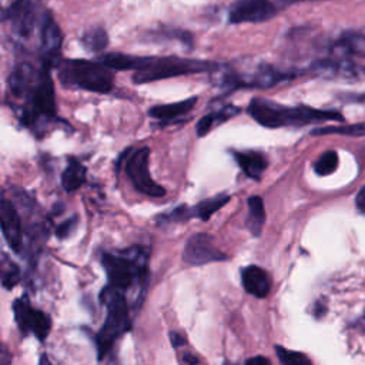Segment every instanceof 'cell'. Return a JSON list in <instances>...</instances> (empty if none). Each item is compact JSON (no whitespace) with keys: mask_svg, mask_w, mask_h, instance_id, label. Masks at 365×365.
I'll return each mask as SVG.
<instances>
[{"mask_svg":"<svg viewBox=\"0 0 365 365\" xmlns=\"http://www.w3.org/2000/svg\"><path fill=\"white\" fill-rule=\"evenodd\" d=\"M53 64L43 60L40 66L17 63L9 76V93L17 103L13 106L20 123L37 137H43L56 118V93L50 74Z\"/></svg>","mask_w":365,"mask_h":365,"instance_id":"obj_1","label":"cell"},{"mask_svg":"<svg viewBox=\"0 0 365 365\" xmlns=\"http://www.w3.org/2000/svg\"><path fill=\"white\" fill-rule=\"evenodd\" d=\"M248 114L262 127L267 128H279L287 125H305L309 123H321V121H342L344 117L338 111L332 110H318L307 106L289 107L279 104L277 101H271L264 97L251 98L248 108Z\"/></svg>","mask_w":365,"mask_h":365,"instance_id":"obj_2","label":"cell"},{"mask_svg":"<svg viewBox=\"0 0 365 365\" xmlns=\"http://www.w3.org/2000/svg\"><path fill=\"white\" fill-rule=\"evenodd\" d=\"M56 67L64 87L94 93H108L113 88L114 73L101 60H60Z\"/></svg>","mask_w":365,"mask_h":365,"instance_id":"obj_3","label":"cell"},{"mask_svg":"<svg viewBox=\"0 0 365 365\" xmlns=\"http://www.w3.org/2000/svg\"><path fill=\"white\" fill-rule=\"evenodd\" d=\"M100 301L107 307L106 321L96 335L97 356L98 359H103L115 339L131 328V321L127 301L121 289L108 284L101 289Z\"/></svg>","mask_w":365,"mask_h":365,"instance_id":"obj_4","label":"cell"},{"mask_svg":"<svg viewBox=\"0 0 365 365\" xmlns=\"http://www.w3.org/2000/svg\"><path fill=\"white\" fill-rule=\"evenodd\" d=\"M218 64L201 60H190L180 57H140L137 56L133 81L135 84L151 83L168 77L204 73L215 70Z\"/></svg>","mask_w":365,"mask_h":365,"instance_id":"obj_5","label":"cell"},{"mask_svg":"<svg viewBox=\"0 0 365 365\" xmlns=\"http://www.w3.org/2000/svg\"><path fill=\"white\" fill-rule=\"evenodd\" d=\"M101 265L106 269L108 284L125 291L134 284L145 281L147 252L140 247H131L120 254L103 252Z\"/></svg>","mask_w":365,"mask_h":365,"instance_id":"obj_6","label":"cell"},{"mask_svg":"<svg viewBox=\"0 0 365 365\" xmlns=\"http://www.w3.org/2000/svg\"><path fill=\"white\" fill-rule=\"evenodd\" d=\"M50 16L41 0H13L3 11V20L9 21L14 38L29 41L33 37L40 44L43 26Z\"/></svg>","mask_w":365,"mask_h":365,"instance_id":"obj_7","label":"cell"},{"mask_svg":"<svg viewBox=\"0 0 365 365\" xmlns=\"http://www.w3.org/2000/svg\"><path fill=\"white\" fill-rule=\"evenodd\" d=\"M148 147H141L133 151L127 158L125 173L137 191L153 198H161L165 195V190L151 178L148 171Z\"/></svg>","mask_w":365,"mask_h":365,"instance_id":"obj_8","label":"cell"},{"mask_svg":"<svg viewBox=\"0 0 365 365\" xmlns=\"http://www.w3.org/2000/svg\"><path fill=\"white\" fill-rule=\"evenodd\" d=\"M295 73L279 70L274 66L261 64L257 67L252 73L248 74H238V73H227L222 77V84L230 88H241V87H258V88H267L272 87L281 81L289 80L295 77Z\"/></svg>","mask_w":365,"mask_h":365,"instance_id":"obj_9","label":"cell"},{"mask_svg":"<svg viewBox=\"0 0 365 365\" xmlns=\"http://www.w3.org/2000/svg\"><path fill=\"white\" fill-rule=\"evenodd\" d=\"M13 312L16 324L23 335L33 334L38 341H44L48 336L51 329L50 317L46 312L33 308L26 295L14 299Z\"/></svg>","mask_w":365,"mask_h":365,"instance_id":"obj_10","label":"cell"},{"mask_svg":"<svg viewBox=\"0 0 365 365\" xmlns=\"http://www.w3.org/2000/svg\"><path fill=\"white\" fill-rule=\"evenodd\" d=\"M182 261L192 267L205 265L208 262L224 261L228 258L220 248L214 244V237L205 232L194 234L188 238L182 250Z\"/></svg>","mask_w":365,"mask_h":365,"instance_id":"obj_11","label":"cell"},{"mask_svg":"<svg viewBox=\"0 0 365 365\" xmlns=\"http://www.w3.org/2000/svg\"><path fill=\"white\" fill-rule=\"evenodd\" d=\"M277 14V4L272 0H237L228 10V20L238 23H261Z\"/></svg>","mask_w":365,"mask_h":365,"instance_id":"obj_12","label":"cell"},{"mask_svg":"<svg viewBox=\"0 0 365 365\" xmlns=\"http://www.w3.org/2000/svg\"><path fill=\"white\" fill-rule=\"evenodd\" d=\"M0 222H1V232L9 244V247L20 254L23 250V224L19 211L16 210L14 204L7 198H1L0 204Z\"/></svg>","mask_w":365,"mask_h":365,"instance_id":"obj_13","label":"cell"},{"mask_svg":"<svg viewBox=\"0 0 365 365\" xmlns=\"http://www.w3.org/2000/svg\"><path fill=\"white\" fill-rule=\"evenodd\" d=\"M241 282L244 289L257 298H265L271 291V278L268 272L258 265H248L242 268Z\"/></svg>","mask_w":365,"mask_h":365,"instance_id":"obj_14","label":"cell"},{"mask_svg":"<svg viewBox=\"0 0 365 365\" xmlns=\"http://www.w3.org/2000/svg\"><path fill=\"white\" fill-rule=\"evenodd\" d=\"M232 155L247 177L255 181L261 180L262 173L268 167V158L264 153L257 150H247V151H232Z\"/></svg>","mask_w":365,"mask_h":365,"instance_id":"obj_15","label":"cell"},{"mask_svg":"<svg viewBox=\"0 0 365 365\" xmlns=\"http://www.w3.org/2000/svg\"><path fill=\"white\" fill-rule=\"evenodd\" d=\"M331 53L335 58L365 56V36L359 33H345L332 44Z\"/></svg>","mask_w":365,"mask_h":365,"instance_id":"obj_16","label":"cell"},{"mask_svg":"<svg viewBox=\"0 0 365 365\" xmlns=\"http://www.w3.org/2000/svg\"><path fill=\"white\" fill-rule=\"evenodd\" d=\"M197 103V97H191L178 103L171 104H158L148 108V115L161 121H171L175 117L190 113Z\"/></svg>","mask_w":365,"mask_h":365,"instance_id":"obj_17","label":"cell"},{"mask_svg":"<svg viewBox=\"0 0 365 365\" xmlns=\"http://www.w3.org/2000/svg\"><path fill=\"white\" fill-rule=\"evenodd\" d=\"M248 214L245 218V227L254 237H259L265 224V208L264 201L258 195H252L247 200Z\"/></svg>","mask_w":365,"mask_h":365,"instance_id":"obj_18","label":"cell"},{"mask_svg":"<svg viewBox=\"0 0 365 365\" xmlns=\"http://www.w3.org/2000/svg\"><path fill=\"white\" fill-rule=\"evenodd\" d=\"M86 167L74 160L70 158L67 167L61 173V185L67 192H73L78 190L86 182Z\"/></svg>","mask_w":365,"mask_h":365,"instance_id":"obj_19","label":"cell"},{"mask_svg":"<svg viewBox=\"0 0 365 365\" xmlns=\"http://www.w3.org/2000/svg\"><path fill=\"white\" fill-rule=\"evenodd\" d=\"M230 200H231V197L228 194H217L211 198L202 200L192 208L194 210V217H198L200 220L207 221V220H210V217L214 212L221 210Z\"/></svg>","mask_w":365,"mask_h":365,"instance_id":"obj_20","label":"cell"},{"mask_svg":"<svg viewBox=\"0 0 365 365\" xmlns=\"http://www.w3.org/2000/svg\"><path fill=\"white\" fill-rule=\"evenodd\" d=\"M81 44L84 46L86 50L88 51H101L107 47L108 44V36L103 27H93L88 29L83 37H81Z\"/></svg>","mask_w":365,"mask_h":365,"instance_id":"obj_21","label":"cell"},{"mask_svg":"<svg viewBox=\"0 0 365 365\" xmlns=\"http://www.w3.org/2000/svg\"><path fill=\"white\" fill-rule=\"evenodd\" d=\"M312 135H324V134H344L351 137H362L365 135V121L351 125H342V127H319L311 131Z\"/></svg>","mask_w":365,"mask_h":365,"instance_id":"obj_22","label":"cell"},{"mask_svg":"<svg viewBox=\"0 0 365 365\" xmlns=\"http://www.w3.org/2000/svg\"><path fill=\"white\" fill-rule=\"evenodd\" d=\"M3 258H4V261L1 264V285L6 289H11L20 282L21 271H20L19 265L14 264L13 261L7 259L6 255H3Z\"/></svg>","mask_w":365,"mask_h":365,"instance_id":"obj_23","label":"cell"},{"mask_svg":"<svg viewBox=\"0 0 365 365\" xmlns=\"http://www.w3.org/2000/svg\"><path fill=\"white\" fill-rule=\"evenodd\" d=\"M194 217V210L187 205H178L171 211H167L164 214L157 215V222L161 225L174 224V222H182Z\"/></svg>","mask_w":365,"mask_h":365,"instance_id":"obj_24","label":"cell"},{"mask_svg":"<svg viewBox=\"0 0 365 365\" xmlns=\"http://www.w3.org/2000/svg\"><path fill=\"white\" fill-rule=\"evenodd\" d=\"M338 167V154L334 150H328L319 155L314 164V170L318 175H328Z\"/></svg>","mask_w":365,"mask_h":365,"instance_id":"obj_25","label":"cell"},{"mask_svg":"<svg viewBox=\"0 0 365 365\" xmlns=\"http://www.w3.org/2000/svg\"><path fill=\"white\" fill-rule=\"evenodd\" d=\"M275 352H277L279 362L285 364V365H309L311 364V359L308 356H305L302 352L291 351V349H287L279 345L275 346Z\"/></svg>","mask_w":365,"mask_h":365,"instance_id":"obj_26","label":"cell"},{"mask_svg":"<svg viewBox=\"0 0 365 365\" xmlns=\"http://www.w3.org/2000/svg\"><path fill=\"white\" fill-rule=\"evenodd\" d=\"M77 222H78V218H77L76 215H73L71 218L63 221L61 224H58V225L56 227V231H54V232H56V237L60 238V240L67 238V237L76 230Z\"/></svg>","mask_w":365,"mask_h":365,"instance_id":"obj_27","label":"cell"},{"mask_svg":"<svg viewBox=\"0 0 365 365\" xmlns=\"http://www.w3.org/2000/svg\"><path fill=\"white\" fill-rule=\"evenodd\" d=\"M170 341H171V345L174 348H178V346H182L185 344V338L182 336V334H178L175 331H171L170 332Z\"/></svg>","mask_w":365,"mask_h":365,"instance_id":"obj_28","label":"cell"},{"mask_svg":"<svg viewBox=\"0 0 365 365\" xmlns=\"http://www.w3.org/2000/svg\"><path fill=\"white\" fill-rule=\"evenodd\" d=\"M356 207L361 212L365 214V187H362L356 194Z\"/></svg>","mask_w":365,"mask_h":365,"instance_id":"obj_29","label":"cell"},{"mask_svg":"<svg viewBox=\"0 0 365 365\" xmlns=\"http://www.w3.org/2000/svg\"><path fill=\"white\" fill-rule=\"evenodd\" d=\"M245 364H248V365H255V364H259V365L265 364V365H268V364H269V359L265 358V356L258 355V356H254V358H248V359L245 361Z\"/></svg>","mask_w":365,"mask_h":365,"instance_id":"obj_30","label":"cell"},{"mask_svg":"<svg viewBox=\"0 0 365 365\" xmlns=\"http://www.w3.org/2000/svg\"><path fill=\"white\" fill-rule=\"evenodd\" d=\"M182 362H184V364H191V365H194V364H198L200 361H198L194 355H191V354H184Z\"/></svg>","mask_w":365,"mask_h":365,"instance_id":"obj_31","label":"cell"},{"mask_svg":"<svg viewBox=\"0 0 365 365\" xmlns=\"http://www.w3.org/2000/svg\"><path fill=\"white\" fill-rule=\"evenodd\" d=\"M297 1H302V0H277V6H285V4H292Z\"/></svg>","mask_w":365,"mask_h":365,"instance_id":"obj_32","label":"cell"}]
</instances>
